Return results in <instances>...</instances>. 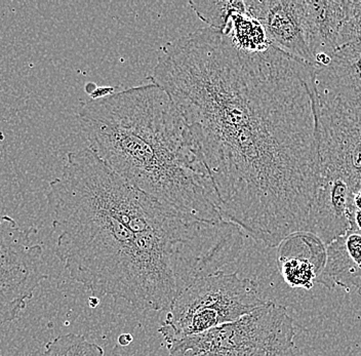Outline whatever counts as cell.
<instances>
[{"label":"cell","mask_w":361,"mask_h":356,"mask_svg":"<svg viewBox=\"0 0 361 356\" xmlns=\"http://www.w3.org/2000/svg\"><path fill=\"white\" fill-rule=\"evenodd\" d=\"M317 283L329 290H355L361 296V234L348 232L326 245V266Z\"/></svg>","instance_id":"obj_13"},{"label":"cell","mask_w":361,"mask_h":356,"mask_svg":"<svg viewBox=\"0 0 361 356\" xmlns=\"http://www.w3.org/2000/svg\"><path fill=\"white\" fill-rule=\"evenodd\" d=\"M247 12L265 29L273 47L316 68L305 36L304 0H245Z\"/></svg>","instance_id":"obj_8"},{"label":"cell","mask_w":361,"mask_h":356,"mask_svg":"<svg viewBox=\"0 0 361 356\" xmlns=\"http://www.w3.org/2000/svg\"><path fill=\"white\" fill-rule=\"evenodd\" d=\"M258 283L219 270L194 281L171 303L158 333L166 347L250 314L265 305Z\"/></svg>","instance_id":"obj_4"},{"label":"cell","mask_w":361,"mask_h":356,"mask_svg":"<svg viewBox=\"0 0 361 356\" xmlns=\"http://www.w3.org/2000/svg\"><path fill=\"white\" fill-rule=\"evenodd\" d=\"M315 67L202 28L160 47L150 76L200 146L221 214L277 247L306 232L320 179Z\"/></svg>","instance_id":"obj_1"},{"label":"cell","mask_w":361,"mask_h":356,"mask_svg":"<svg viewBox=\"0 0 361 356\" xmlns=\"http://www.w3.org/2000/svg\"><path fill=\"white\" fill-rule=\"evenodd\" d=\"M353 204L356 209H361V191L354 193Z\"/></svg>","instance_id":"obj_19"},{"label":"cell","mask_w":361,"mask_h":356,"mask_svg":"<svg viewBox=\"0 0 361 356\" xmlns=\"http://www.w3.org/2000/svg\"><path fill=\"white\" fill-rule=\"evenodd\" d=\"M307 44L316 68L326 66L341 47L349 13V0H304Z\"/></svg>","instance_id":"obj_10"},{"label":"cell","mask_w":361,"mask_h":356,"mask_svg":"<svg viewBox=\"0 0 361 356\" xmlns=\"http://www.w3.org/2000/svg\"><path fill=\"white\" fill-rule=\"evenodd\" d=\"M295 322L273 302L230 324L168 346L169 356H297Z\"/></svg>","instance_id":"obj_5"},{"label":"cell","mask_w":361,"mask_h":356,"mask_svg":"<svg viewBox=\"0 0 361 356\" xmlns=\"http://www.w3.org/2000/svg\"><path fill=\"white\" fill-rule=\"evenodd\" d=\"M147 80L79 106L90 149L137 190L191 217L223 222L216 189L188 123L168 92Z\"/></svg>","instance_id":"obj_3"},{"label":"cell","mask_w":361,"mask_h":356,"mask_svg":"<svg viewBox=\"0 0 361 356\" xmlns=\"http://www.w3.org/2000/svg\"><path fill=\"white\" fill-rule=\"evenodd\" d=\"M133 342V336L130 333H123V335L119 336L118 338V343L121 345V346H128Z\"/></svg>","instance_id":"obj_18"},{"label":"cell","mask_w":361,"mask_h":356,"mask_svg":"<svg viewBox=\"0 0 361 356\" xmlns=\"http://www.w3.org/2000/svg\"><path fill=\"white\" fill-rule=\"evenodd\" d=\"M345 46L361 47V0H349L348 18L341 42V47Z\"/></svg>","instance_id":"obj_16"},{"label":"cell","mask_w":361,"mask_h":356,"mask_svg":"<svg viewBox=\"0 0 361 356\" xmlns=\"http://www.w3.org/2000/svg\"><path fill=\"white\" fill-rule=\"evenodd\" d=\"M193 12L209 28L223 32L233 13L247 8L245 0H211L189 2Z\"/></svg>","instance_id":"obj_14"},{"label":"cell","mask_w":361,"mask_h":356,"mask_svg":"<svg viewBox=\"0 0 361 356\" xmlns=\"http://www.w3.org/2000/svg\"><path fill=\"white\" fill-rule=\"evenodd\" d=\"M314 82L318 98L361 97V47L338 49L326 66L315 68Z\"/></svg>","instance_id":"obj_12"},{"label":"cell","mask_w":361,"mask_h":356,"mask_svg":"<svg viewBox=\"0 0 361 356\" xmlns=\"http://www.w3.org/2000/svg\"><path fill=\"white\" fill-rule=\"evenodd\" d=\"M349 232H355V233L361 234V209H355V211H353Z\"/></svg>","instance_id":"obj_17"},{"label":"cell","mask_w":361,"mask_h":356,"mask_svg":"<svg viewBox=\"0 0 361 356\" xmlns=\"http://www.w3.org/2000/svg\"><path fill=\"white\" fill-rule=\"evenodd\" d=\"M40 356H105V351L85 336L70 333L51 340Z\"/></svg>","instance_id":"obj_15"},{"label":"cell","mask_w":361,"mask_h":356,"mask_svg":"<svg viewBox=\"0 0 361 356\" xmlns=\"http://www.w3.org/2000/svg\"><path fill=\"white\" fill-rule=\"evenodd\" d=\"M277 247V265L284 281L290 288L311 290L326 266L324 243L308 232H297Z\"/></svg>","instance_id":"obj_11"},{"label":"cell","mask_w":361,"mask_h":356,"mask_svg":"<svg viewBox=\"0 0 361 356\" xmlns=\"http://www.w3.org/2000/svg\"><path fill=\"white\" fill-rule=\"evenodd\" d=\"M353 195L343 180L320 177L306 232L317 236L326 245L348 233L355 211Z\"/></svg>","instance_id":"obj_9"},{"label":"cell","mask_w":361,"mask_h":356,"mask_svg":"<svg viewBox=\"0 0 361 356\" xmlns=\"http://www.w3.org/2000/svg\"><path fill=\"white\" fill-rule=\"evenodd\" d=\"M316 128L320 177L361 191V113L354 99L316 96Z\"/></svg>","instance_id":"obj_6"},{"label":"cell","mask_w":361,"mask_h":356,"mask_svg":"<svg viewBox=\"0 0 361 356\" xmlns=\"http://www.w3.org/2000/svg\"><path fill=\"white\" fill-rule=\"evenodd\" d=\"M47 198L69 276L92 296L140 310H168L194 281L235 260L247 236L137 190L90 148L68 153Z\"/></svg>","instance_id":"obj_2"},{"label":"cell","mask_w":361,"mask_h":356,"mask_svg":"<svg viewBox=\"0 0 361 356\" xmlns=\"http://www.w3.org/2000/svg\"><path fill=\"white\" fill-rule=\"evenodd\" d=\"M90 307L96 308L98 307L99 304H100V298H97V297L92 296L89 299Z\"/></svg>","instance_id":"obj_20"},{"label":"cell","mask_w":361,"mask_h":356,"mask_svg":"<svg viewBox=\"0 0 361 356\" xmlns=\"http://www.w3.org/2000/svg\"><path fill=\"white\" fill-rule=\"evenodd\" d=\"M33 231L0 215V326L21 317L47 276L44 250L32 242Z\"/></svg>","instance_id":"obj_7"}]
</instances>
